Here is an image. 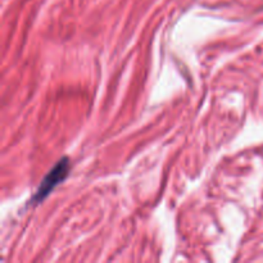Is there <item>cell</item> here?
I'll list each match as a JSON object with an SVG mask.
<instances>
[{
  "label": "cell",
  "instance_id": "6da1fadb",
  "mask_svg": "<svg viewBox=\"0 0 263 263\" xmlns=\"http://www.w3.org/2000/svg\"><path fill=\"white\" fill-rule=\"evenodd\" d=\"M69 170H71V162H69V159L67 157L59 159L54 164L53 168L48 172V175L44 177L43 181L40 182V185L36 189L35 194L30 199L31 204H39L46 197H49L50 193L67 179V176L69 175Z\"/></svg>",
  "mask_w": 263,
  "mask_h": 263
}]
</instances>
